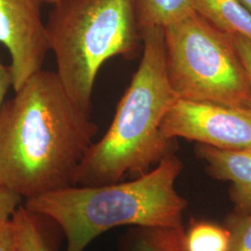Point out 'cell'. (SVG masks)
Returning a JSON list of instances; mask_svg holds the SVG:
<instances>
[{"mask_svg": "<svg viewBox=\"0 0 251 251\" xmlns=\"http://www.w3.org/2000/svg\"><path fill=\"white\" fill-rule=\"evenodd\" d=\"M60 0H44L45 4H50V5H55L57 2H59Z\"/></svg>", "mask_w": 251, "mask_h": 251, "instance_id": "obj_20", "label": "cell"}, {"mask_svg": "<svg viewBox=\"0 0 251 251\" xmlns=\"http://www.w3.org/2000/svg\"><path fill=\"white\" fill-rule=\"evenodd\" d=\"M184 237V228L132 226L118 251H186Z\"/></svg>", "mask_w": 251, "mask_h": 251, "instance_id": "obj_11", "label": "cell"}, {"mask_svg": "<svg viewBox=\"0 0 251 251\" xmlns=\"http://www.w3.org/2000/svg\"><path fill=\"white\" fill-rule=\"evenodd\" d=\"M18 251H58L56 227L51 220L21 205L11 218Z\"/></svg>", "mask_w": 251, "mask_h": 251, "instance_id": "obj_10", "label": "cell"}, {"mask_svg": "<svg viewBox=\"0 0 251 251\" xmlns=\"http://www.w3.org/2000/svg\"><path fill=\"white\" fill-rule=\"evenodd\" d=\"M229 243L226 251H251V213L229 216L226 221Z\"/></svg>", "mask_w": 251, "mask_h": 251, "instance_id": "obj_14", "label": "cell"}, {"mask_svg": "<svg viewBox=\"0 0 251 251\" xmlns=\"http://www.w3.org/2000/svg\"><path fill=\"white\" fill-rule=\"evenodd\" d=\"M43 4L44 0H0V43L9 50L14 91L42 69L50 50Z\"/></svg>", "mask_w": 251, "mask_h": 251, "instance_id": "obj_7", "label": "cell"}, {"mask_svg": "<svg viewBox=\"0 0 251 251\" xmlns=\"http://www.w3.org/2000/svg\"><path fill=\"white\" fill-rule=\"evenodd\" d=\"M163 30L168 79L178 99L251 107V81L231 36L195 10Z\"/></svg>", "mask_w": 251, "mask_h": 251, "instance_id": "obj_5", "label": "cell"}, {"mask_svg": "<svg viewBox=\"0 0 251 251\" xmlns=\"http://www.w3.org/2000/svg\"><path fill=\"white\" fill-rule=\"evenodd\" d=\"M196 152L206 163V171L212 178L233 183L230 196L235 207L234 213H251V146L219 149L198 144Z\"/></svg>", "mask_w": 251, "mask_h": 251, "instance_id": "obj_8", "label": "cell"}, {"mask_svg": "<svg viewBox=\"0 0 251 251\" xmlns=\"http://www.w3.org/2000/svg\"><path fill=\"white\" fill-rule=\"evenodd\" d=\"M195 12L229 36L251 41V11L240 0H191Z\"/></svg>", "mask_w": 251, "mask_h": 251, "instance_id": "obj_9", "label": "cell"}, {"mask_svg": "<svg viewBox=\"0 0 251 251\" xmlns=\"http://www.w3.org/2000/svg\"><path fill=\"white\" fill-rule=\"evenodd\" d=\"M143 55L114 119L102 138L90 145L75 173V185L100 186L143 175L172 153L174 140L161 132L163 119L178 97L165 62L164 30L141 32Z\"/></svg>", "mask_w": 251, "mask_h": 251, "instance_id": "obj_2", "label": "cell"}, {"mask_svg": "<svg viewBox=\"0 0 251 251\" xmlns=\"http://www.w3.org/2000/svg\"><path fill=\"white\" fill-rule=\"evenodd\" d=\"M135 13L140 31L162 28L194 11L191 0H134Z\"/></svg>", "mask_w": 251, "mask_h": 251, "instance_id": "obj_12", "label": "cell"}, {"mask_svg": "<svg viewBox=\"0 0 251 251\" xmlns=\"http://www.w3.org/2000/svg\"><path fill=\"white\" fill-rule=\"evenodd\" d=\"M9 87H12V76L9 66H5L0 59V107L5 101Z\"/></svg>", "mask_w": 251, "mask_h": 251, "instance_id": "obj_18", "label": "cell"}, {"mask_svg": "<svg viewBox=\"0 0 251 251\" xmlns=\"http://www.w3.org/2000/svg\"><path fill=\"white\" fill-rule=\"evenodd\" d=\"M168 140L182 138L219 149L251 146V107L177 99L161 125Z\"/></svg>", "mask_w": 251, "mask_h": 251, "instance_id": "obj_6", "label": "cell"}, {"mask_svg": "<svg viewBox=\"0 0 251 251\" xmlns=\"http://www.w3.org/2000/svg\"><path fill=\"white\" fill-rule=\"evenodd\" d=\"M251 81V41L240 36H230Z\"/></svg>", "mask_w": 251, "mask_h": 251, "instance_id": "obj_16", "label": "cell"}, {"mask_svg": "<svg viewBox=\"0 0 251 251\" xmlns=\"http://www.w3.org/2000/svg\"><path fill=\"white\" fill-rule=\"evenodd\" d=\"M97 131L56 73L39 70L0 107V184L25 200L75 185Z\"/></svg>", "mask_w": 251, "mask_h": 251, "instance_id": "obj_1", "label": "cell"}, {"mask_svg": "<svg viewBox=\"0 0 251 251\" xmlns=\"http://www.w3.org/2000/svg\"><path fill=\"white\" fill-rule=\"evenodd\" d=\"M23 199L18 194L0 184V228L3 227L12 218Z\"/></svg>", "mask_w": 251, "mask_h": 251, "instance_id": "obj_15", "label": "cell"}, {"mask_svg": "<svg viewBox=\"0 0 251 251\" xmlns=\"http://www.w3.org/2000/svg\"><path fill=\"white\" fill-rule=\"evenodd\" d=\"M45 27L55 73L68 96L87 112L103 63L117 56L133 58L143 43L134 0H60Z\"/></svg>", "mask_w": 251, "mask_h": 251, "instance_id": "obj_4", "label": "cell"}, {"mask_svg": "<svg viewBox=\"0 0 251 251\" xmlns=\"http://www.w3.org/2000/svg\"><path fill=\"white\" fill-rule=\"evenodd\" d=\"M181 170L182 163L172 152L132 180L68 186L26 199L25 206L59 227L66 238L64 251H83L118 226L183 228L187 201L175 188Z\"/></svg>", "mask_w": 251, "mask_h": 251, "instance_id": "obj_3", "label": "cell"}, {"mask_svg": "<svg viewBox=\"0 0 251 251\" xmlns=\"http://www.w3.org/2000/svg\"><path fill=\"white\" fill-rule=\"evenodd\" d=\"M0 251H18L16 233L11 220L0 228Z\"/></svg>", "mask_w": 251, "mask_h": 251, "instance_id": "obj_17", "label": "cell"}, {"mask_svg": "<svg viewBox=\"0 0 251 251\" xmlns=\"http://www.w3.org/2000/svg\"><path fill=\"white\" fill-rule=\"evenodd\" d=\"M229 243V231L209 222L193 221L185 232L186 251H226Z\"/></svg>", "mask_w": 251, "mask_h": 251, "instance_id": "obj_13", "label": "cell"}, {"mask_svg": "<svg viewBox=\"0 0 251 251\" xmlns=\"http://www.w3.org/2000/svg\"><path fill=\"white\" fill-rule=\"evenodd\" d=\"M240 1L251 11V0H240Z\"/></svg>", "mask_w": 251, "mask_h": 251, "instance_id": "obj_19", "label": "cell"}]
</instances>
